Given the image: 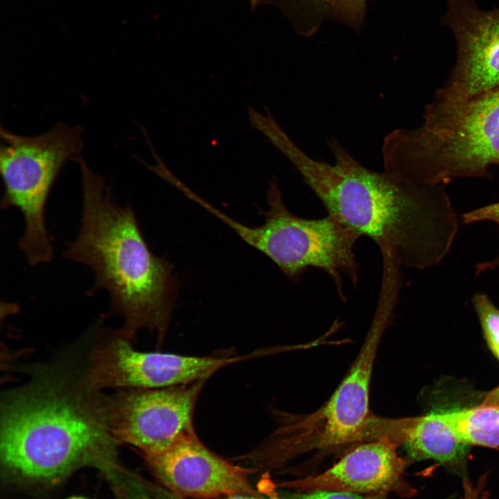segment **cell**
Instances as JSON below:
<instances>
[{
	"instance_id": "cell-1",
	"label": "cell",
	"mask_w": 499,
	"mask_h": 499,
	"mask_svg": "<svg viewBox=\"0 0 499 499\" xmlns=\"http://www.w3.org/2000/svg\"><path fill=\"white\" fill-rule=\"evenodd\" d=\"M334 164L314 159L292 140L281 152L328 215L379 247L385 265L425 270L439 264L458 231L445 185L407 182L359 163L335 139Z\"/></svg>"
},
{
	"instance_id": "cell-7",
	"label": "cell",
	"mask_w": 499,
	"mask_h": 499,
	"mask_svg": "<svg viewBox=\"0 0 499 499\" xmlns=\"http://www.w3.org/2000/svg\"><path fill=\"white\" fill-rule=\"evenodd\" d=\"M387 324L374 319L349 371L314 412L288 421L272 434L269 451L277 460L315 449L369 441V393L373 365Z\"/></svg>"
},
{
	"instance_id": "cell-22",
	"label": "cell",
	"mask_w": 499,
	"mask_h": 499,
	"mask_svg": "<svg viewBox=\"0 0 499 499\" xmlns=\"http://www.w3.org/2000/svg\"><path fill=\"white\" fill-rule=\"evenodd\" d=\"M69 499H85V498H81V497H73V498H69Z\"/></svg>"
},
{
	"instance_id": "cell-16",
	"label": "cell",
	"mask_w": 499,
	"mask_h": 499,
	"mask_svg": "<svg viewBox=\"0 0 499 499\" xmlns=\"http://www.w3.org/2000/svg\"><path fill=\"white\" fill-rule=\"evenodd\" d=\"M473 304L487 345L499 360V309L483 293L476 294L473 298Z\"/></svg>"
},
{
	"instance_id": "cell-5",
	"label": "cell",
	"mask_w": 499,
	"mask_h": 499,
	"mask_svg": "<svg viewBox=\"0 0 499 499\" xmlns=\"http://www.w3.org/2000/svg\"><path fill=\"white\" fill-rule=\"evenodd\" d=\"M267 199L269 209L259 226H246L218 209L213 215L270 259L290 280L299 281L308 268L322 270L333 280L341 299H345L342 274L356 287L359 265L354 246L361 236L328 214L319 219L293 214L275 181L270 183Z\"/></svg>"
},
{
	"instance_id": "cell-15",
	"label": "cell",
	"mask_w": 499,
	"mask_h": 499,
	"mask_svg": "<svg viewBox=\"0 0 499 499\" xmlns=\"http://www.w3.org/2000/svg\"><path fill=\"white\" fill-rule=\"evenodd\" d=\"M439 413L462 443L499 450V407L477 405Z\"/></svg>"
},
{
	"instance_id": "cell-4",
	"label": "cell",
	"mask_w": 499,
	"mask_h": 499,
	"mask_svg": "<svg viewBox=\"0 0 499 499\" xmlns=\"http://www.w3.org/2000/svg\"><path fill=\"white\" fill-rule=\"evenodd\" d=\"M384 170L422 185L462 177H489L499 166V87L459 101L435 98L423 123L384 138Z\"/></svg>"
},
{
	"instance_id": "cell-10",
	"label": "cell",
	"mask_w": 499,
	"mask_h": 499,
	"mask_svg": "<svg viewBox=\"0 0 499 499\" xmlns=\"http://www.w3.org/2000/svg\"><path fill=\"white\" fill-rule=\"evenodd\" d=\"M441 22L454 35L457 58L435 98L459 101L499 87V8L484 10L475 0H448Z\"/></svg>"
},
{
	"instance_id": "cell-9",
	"label": "cell",
	"mask_w": 499,
	"mask_h": 499,
	"mask_svg": "<svg viewBox=\"0 0 499 499\" xmlns=\"http://www.w3.org/2000/svg\"><path fill=\"white\" fill-rule=\"evenodd\" d=\"M93 347L85 374L96 390L155 389L207 379L222 367L243 358L193 356L171 353L141 352L118 330L104 332Z\"/></svg>"
},
{
	"instance_id": "cell-14",
	"label": "cell",
	"mask_w": 499,
	"mask_h": 499,
	"mask_svg": "<svg viewBox=\"0 0 499 499\" xmlns=\"http://www.w3.org/2000/svg\"><path fill=\"white\" fill-rule=\"evenodd\" d=\"M278 7L295 32L315 35L326 21L341 24L360 33L364 26L367 0H263Z\"/></svg>"
},
{
	"instance_id": "cell-20",
	"label": "cell",
	"mask_w": 499,
	"mask_h": 499,
	"mask_svg": "<svg viewBox=\"0 0 499 499\" xmlns=\"http://www.w3.org/2000/svg\"><path fill=\"white\" fill-rule=\"evenodd\" d=\"M481 407H499V385L489 392L482 403Z\"/></svg>"
},
{
	"instance_id": "cell-18",
	"label": "cell",
	"mask_w": 499,
	"mask_h": 499,
	"mask_svg": "<svg viewBox=\"0 0 499 499\" xmlns=\"http://www.w3.org/2000/svg\"><path fill=\"white\" fill-rule=\"evenodd\" d=\"M276 499H385L348 492L330 491H311L305 493H288L276 497Z\"/></svg>"
},
{
	"instance_id": "cell-21",
	"label": "cell",
	"mask_w": 499,
	"mask_h": 499,
	"mask_svg": "<svg viewBox=\"0 0 499 499\" xmlns=\"http://www.w3.org/2000/svg\"><path fill=\"white\" fill-rule=\"evenodd\" d=\"M225 499H264L260 496H254L250 494H236L225 497Z\"/></svg>"
},
{
	"instance_id": "cell-3",
	"label": "cell",
	"mask_w": 499,
	"mask_h": 499,
	"mask_svg": "<svg viewBox=\"0 0 499 499\" xmlns=\"http://www.w3.org/2000/svg\"><path fill=\"white\" fill-rule=\"evenodd\" d=\"M74 159L81 173L82 216L63 256L91 269L94 282L87 294L107 292L109 313L123 317L119 331L124 337L147 329L164 338L178 290L172 265L150 251L132 207L118 204L105 179L82 158Z\"/></svg>"
},
{
	"instance_id": "cell-13",
	"label": "cell",
	"mask_w": 499,
	"mask_h": 499,
	"mask_svg": "<svg viewBox=\"0 0 499 499\" xmlns=\"http://www.w3.org/2000/svg\"><path fill=\"white\" fill-rule=\"evenodd\" d=\"M391 438L403 444L412 460L433 459L449 471L466 478L470 446L459 441L439 412L399 419H388Z\"/></svg>"
},
{
	"instance_id": "cell-8",
	"label": "cell",
	"mask_w": 499,
	"mask_h": 499,
	"mask_svg": "<svg viewBox=\"0 0 499 499\" xmlns=\"http://www.w3.org/2000/svg\"><path fill=\"white\" fill-rule=\"evenodd\" d=\"M206 380L162 388L118 389L107 396L114 437L147 457L196 436L194 410Z\"/></svg>"
},
{
	"instance_id": "cell-11",
	"label": "cell",
	"mask_w": 499,
	"mask_h": 499,
	"mask_svg": "<svg viewBox=\"0 0 499 499\" xmlns=\"http://www.w3.org/2000/svg\"><path fill=\"white\" fill-rule=\"evenodd\" d=\"M399 446L387 438L366 441L324 472L286 485L301 491H341L382 498L394 493L411 497L416 489L405 480L407 462L399 455Z\"/></svg>"
},
{
	"instance_id": "cell-2",
	"label": "cell",
	"mask_w": 499,
	"mask_h": 499,
	"mask_svg": "<svg viewBox=\"0 0 499 499\" xmlns=\"http://www.w3.org/2000/svg\"><path fill=\"white\" fill-rule=\"evenodd\" d=\"M32 371L28 383L1 400L0 452L6 470L28 481L54 482L81 466L110 463L119 441L107 396L85 372L49 366Z\"/></svg>"
},
{
	"instance_id": "cell-12",
	"label": "cell",
	"mask_w": 499,
	"mask_h": 499,
	"mask_svg": "<svg viewBox=\"0 0 499 499\" xmlns=\"http://www.w3.org/2000/svg\"><path fill=\"white\" fill-rule=\"evenodd\" d=\"M145 459L160 482L181 496H259L249 483L243 469L209 450L197 435Z\"/></svg>"
},
{
	"instance_id": "cell-19",
	"label": "cell",
	"mask_w": 499,
	"mask_h": 499,
	"mask_svg": "<svg viewBox=\"0 0 499 499\" xmlns=\"http://www.w3.org/2000/svg\"><path fill=\"white\" fill-rule=\"evenodd\" d=\"M487 475L481 476L478 482L473 483L466 478L462 479L463 495L461 499H489L486 489Z\"/></svg>"
},
{
	"instance_id": "cell-17",
	"label": "cell",
	"mask_w": 499,
	"mask_h": 499,
	"mask_svg": "<svg viewBox=\"0 0 499 499\" xmlns=\"http://www.w3.org/2000/svg\"><path fill=\"white\" fill-rule=\"evenodd\" d=\"M462 219L466 223L489 220L496 222L499 227V202L489 204L478 209L465 213ZM499 266V255L493 259L478 263L476 273L479 274L487 270H493Z\"/></svg>"
},
{
	"instance_id": "cell-6",
	"label": "cell",
	"mask_w": 499,
	"mask_h": 499,
	"mask_svg": "<svg viewBox=\"0 0 499 499\" xmlns=\"http://www.w3.org/2000/svg\"><path fill=\"white\" fill-rule=\"evenodd\" d=\"M82 132L80 127L64 123L35 136L15 134L1 127L4 189L1 207L21 212L24 231L18 244L31 265L48 263L53 257L46 225V202L64 164L82 150Z\"/></svg>"
}]
</instances>
